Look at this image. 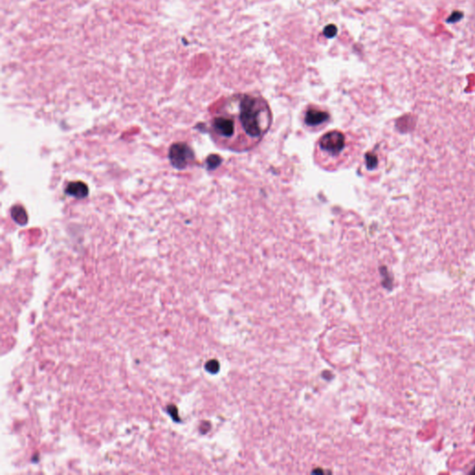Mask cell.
<instances>
[{
	"label": "cell",
	"mask_w": 475,
	"mask_h": 475,
	"mask_svg": "<svg viewBox=\"0 0 475 475\" xmlns=\"http://www.w3.org/2000/svg\"><path fill=\"white\" fill-rule=\"evenodd\" d=\"M367 164L369 168H373L377 165V158L373 155H367Z\"/></svg>",
	"instance_id": "9c48e42d"
},
{
	"label": "cell",
	"mask_w": 475,
	"mask_h": 475,
	"mask_svg": "<svg viewBox=\"0 0 475 475\" xmlns=\"http://www.w3.org/2000/svg\"><path fill=\"white\" fill-rule=\"evenodd\" d=\"M272 124L267 102L259 96L238 94L228 98L211 121L214 141L235 152L252 150Z\"/></svg>",
	"instance_id": "6da1fadb"
},
{
	"label": "cell",
	"mask_w": 475,
	"mask_h": 475,
	"mask_svg": "<svg viewBox=\"0 0 475 475\" xmlns=\"http://www.w3.org/2000/svg\"><path fill=\"white\" fill-rule=\"evenodd\" d=\"M348 143L345 135L334 130L320 137L317 143V159L324 167L342 165L345 159Z\"/></svg>",
	"instance_id": "7a4b0ae2"
},
{
	"label": "cell",
	"mask_w": 475,
	"mask_h": 475,
	"mask_svg": "<svg viewBox=\"0 0 475 475\" xmlns=\"http://www.w3.org/2000/svg\"><path fill=\"white\" fill-rule=\"evenodd\" d=\"M205 369L210 372V373H213V374H215L218 372V370L220 369V365H219V362L215 359H212V360H209L206 365H205Z\"/></svg>",
	"instance_id": "52a82bcc"
},
{
	"label": "cell",
	"mask_w": 475,
	"mask_h": 475,
	"mask_svg": "<svg viewBox=\"0 0 475 475\" xmlns=\"http://www.w3.org/2000/svg\"><path fill=\"white\" fill-rule=\"evenodd\" d=\"M169 414L174 418L175 420H179V418H178V412H177V408L175 407V406H169L168 408H167Z\"/></svg>",
	"instance_id": "ba28073f"
},
{
	"label": "cell",
	"mask_w": 475,
	"mask_h": 475,
	"mask_svg": "<svg viewBox=\"0 0 475 475\" xmlns=\"http://www.w3.org/2000/svg\"><path fill=\"white\" fill-rule=\"evenodd\" d=\"M169 159L174 167L184 169L193 161V152L187 144L175 143L169 150Z\"/></svg>",
	"instance_id": "3957f363"
},
{
	"label": "cell",
	"mask_w": 475,
	"mask_h": 475,
	"mask_svg": "<svg viewBox=\"0 0 475 475\" xmlns=\"http://www.w3.org/2000/svg\"><path fill=\"white\" fill-rule=\"evenodd\" d=\"M65 192L76 199H83L88 195V186L81 181L71 182L67 186Z\"/></svg>",
	"instance_id": "5b68a950"
},
{
	"label": "cell",
	"mask_w": 475,
	"mask_h": 475,
	"mask_svg": "<svg viewBox=\"0 0 475 475\" xmlns=\"http://www.w3.org/2000/svg\"><path fill=\"white\" fill-rule=\"evenodd\" d=\"M11 215H12V218L19 225L22 226V225H25L27 223V213L25 212V210L19 205L14 206L12 208Z\"/></svg>",
	"instance_id": "8992f818"
},
{
	"label": "cell",
	"mask_w": 475,
	"mask_h": 475,
	"mask_svg": "<svg viewBox=\"0 0 475 475\" xmlns=\"http://www.w3.org/2000/svg\"><path fill=\"white\" fill-rule=\"evenodd\" d=\"M329 120H330L329 114L318 108L308 109L304 115V123L310 127L323 126V124H326Z\"/></svg>",
	"instance_id": "277c9868"
}]
</instances>
